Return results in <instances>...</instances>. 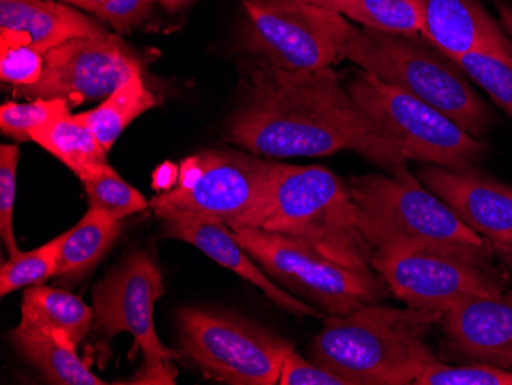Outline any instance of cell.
<instances>
[{
    "label": "cell",
    "instance_id": "cell-1",
    "mask_svg": "<svg viewBox=\"0 0 512 385\" xmlns=\"http://www.w3.org/2000/svg\"><path fill=\"white\" fill-rule=\"evenodd\" d=\"M240 102L226 139L260 157H325L353 151L385 172L407 163L399 146L350 97L332 68L283 70L261 60L243 66Z\"/></svg>",
    "mask_w": 512,
    "mask_h": 385
},
{
    "label": "cell",
    "instance_id": "cell-2",
    "mask_svg": "<svg viewBox=\"0 0 512 385\" xmlns=\"http://www.w3.org/2000/svg\"><path fill=\"white\" fill-rule=\"evenodd\" d=\"M440 316L433 310L379 304L325 316L321 332L310 343V359L352 385L414 384L439 359L427 336Z\"/></svg>",
    "mask_w": 512,
    "mask_h": 385
},
{
    "label": "cell",
    "instance_id": "cell-3",
    "mask_svg": "<svg viewBox=\"0 0 512 385\" xmlns=\"http://www.w3.org/2000/svg\"><path fill=\"white\" fill-rule=\"evenodd\" d=\"M345 59L424 100L476 139H482L496 125L493 109L476 93L467 74L422 34L356 28Z\"/></svg>",
    "mask_w": 512,
    "mask_h": 385
},
{
    "label": "cell",
    "instance_id": "cell-4",
    "mask_svg": "<svg viewBox=\"0 0 512 385\" xmlns=\"http://www.w3.org/2000/svg\"><path fill=\"white\" fill-rule=\"evenodd\" d=\"M281 171L283 163L244 149H209L184 158L174 188L152 198L151 208L161 220L198 217L256 228Z\"/></svg>",
    "mask_w": 512,
    "mask_h": 385
},
{
    "label": "cell",
    "instance_id": "cell-5",
    "mask_svg": "<svg viewBox=\"0 0 512 385\" xmlns=\"http://www.w3.org/2000/svg\"><path fill=\"white\" fill-rule=\"evenodd\" d=\"M256 228L298 238L355 269H371L373 247L348 185L324 166L287 165Z\"/></svg>",
    "mask_w": 512,
    "mask_h": 385
},
{
    "label": "cell",
    "instance_id": "cell-6",
    "mask_svg": "<svg viewBox=\"0 0 512 385\" xmlns=\"http://www.w3.org/2000/svg\"><path fill=\"white\" fill-rule=\"evenodd\" d=\"M347 185L361 214L362 231L375 252L399 244H427L496 255L493 244L425 188L407 163L387 175H355Z\"/></svg>",
    "mask_w": 512,
    "mask_h": 385
},
{
    "label": "cell",
    "instance_id": "cell-7",
    "mask_svg": "<svg viewBox=\"0 0 512 385\" xmlns=\"http://www.w3.org/2000/svg\"><path fill=\"white\" fill-rule=\"evenodd\" d=\"M232 232L276 284L325 316L379 304L390 292L375 270L344 266L298 238L250 226Z\"/></svg>",
    "mask_w": 512,
    "mask_h": 385
},
{
    "label": "cell",
    "instance_id": "cell-8",
    "mask_svg": "<svg viewBox=\"0 0 512 385\" xmlns=\"http://www.w3.org/2000/svg\"><path fill=\"white\" fill-rule=\"evenodd\" d=\"M347 93L401 149L405 160L453 171H476L488 154L482 139L463 131L450 117L404 89L367 71H348Z\"/></svg>",
    "mask_w": 512,
    "mask_h": 385
},
{
    "label": "cell",
    "instance_id": "cell-9",
    "mask_svg": "<svg viewBox=\"0 0 512 385\" xmlns=\"http://www.w3.org/2000/svg\"><path fill=\"white\" fill-rule=\"evenodd\" d=\"M493 260V254L454 247L399 244L378 249L371 269L408 307L444 313L463 301L505 292L508 277Z\"/></svg>",
    "mask_w": 512,
    "mask_h": 385
},
{
    "label": "cell",
    "instance_id": "cell-10",
    "mask_svg": "<svg viewBox=\"0 0 512 385\" xmlns=\"http://www.w3.org/2000/svg\"><path fill=\"white\" fill-rule=\"evenodd\" d=\"M165 284L157 264L145 254L134 252L99 281L94 289L92 341L100 366L109 361L112 338L128 332L145 362L131 384H175L178 350L161 343L154 326L155 303L163 297Z\"/></svg>",
    "mask_w": 512,
    "mask_h": 385
},
{
    "label": "cell",
    "instance_id": "cell-11",
    "mask_svg": "<svg viewBox=\"0 0 512 385\" xmlns=\"http://www.w3.org/2000/svg\"><path fill=\"white\" fill-rule=\"evenodd\" d=\"M181 356L209 378L232 385H275L292 341L237 313L211 309L178 312Z\"/></svg>",
    "mask_w": 512,
    "mask_h": 385
},
{
    "label": "cell",
    "instance_id": "cell-12",
    "mask_svg": "<svg viewBox=\"0 0 512 385\" xmlns=\"http://www.w3.org/2000/svg\"><path fill=\"white\" fill-rule=\"evenodd\" d=\"M243 8L244 50L283 70L332 68L356 30L342 14L299 0H243Z\"/></svg>",
    "mask_w": 512,
    "mask_h": 385
},
{
    "label": "cell",
    "instance_id": "cell-13",
    "mask_svg": "<svg viewBox=\"0 0 512 385\" xmlns=\"http://www.w3.org/2000/svg\"><path fill=\"white\" fill-rule=\"evenodd\" d=\"M39 82L20 86L16 96L27 99L65 100L71 108L105 100L132 74L142 71V62L115 34L76 37L43 56Z\"/></svg>",
    "mask_w": 512,
    "mask_h": 385
},
{
    "label": "cell",
    "instance_id": "cell-14",
    "mask_svg": "<svg viewBox=\"0 0 512 385\" xmlns=\"http://www.w3.org/2000/svg\"><path fill=\"white\" fill-rule=\"evenodd\" d=\"M417 178L473 229L493 244L494 251L512 241V186L479 171H453L428 165Z\"/></svg>",
    "mask_w": 512,
    "mask_h": 385
},
{
    "label": "cell",
    "instance_id": "cell-15",
    "mask_svg": "<svg viewBox=\"0 0 512 385\" xmlns=\"http://www.w3.org/2000/svg\"><path fill=\"white\" fill-rule=\"evenodd\" d=\"M439 326L445 358L512 372V292L463 301L442 313Z\"/></svg>",
    "mask_w": 512,
    "mask_h": 385
},
{
    "label": "cell",
    "instance_id": "cell-16",
    "mask_svg": "<svg viewBox=\"0 0 512 385\" xmlns=\"http://www.w3.org/2000/svg\"><path fill=\"white\" fill-rule=\"evenodd\" d=\"M163 228L166 237L192 244L215 263L232 270L238 277L258 287L279 309L296 316H313L324 320V313L293 297L292 293L276 284L241 246L227 224L207 218L171 217L163 220Z\"/></svg>",
    "mask_w": 512,
    "mask_h": 385
},
{
    "label": "cell",
    "instance_id": "cell-17",
    "mask_svg": "<svg viewBox=\"0 0 512 385\" xmlns=\"http://www.w3.org/2000/svg\"><path fill=\"white\" fill-rule=\"evenodd\" d=\"M424 11L422 36L450 59L493 53L512 60V39L482 0H419Z\"/></svg>",
    "mask_w": 512,
    "mask_h": 385
},
{
    "label": "cell",
    "instance_id": "cell-18",
    "mask_svg": "<svg viewBox=\"0 0 512 385\" xmlns=\"http://www.w3.org/2000/svg\"><path fill=\"white\" fill-rule=\"evenodd\" d=\"M100 20L73 5L45 0H0L2 47H30L45 56L76 37L103 36Z\"/></svg>",
    "mask_w": 512,
    "mask_h": 385
},
{
    "label": "cell",
    "instance_id": "cell-19",
    "mask_svg": "<svg viewBox=\"0 0 512 385\" xmlns=\"http://www.w3.org/2000/svg\"><path fill=\"white\" fill-rule=\"evenodd\" d=\"M11 344L25 361L39 370L48 384L105 385L79 358L73 341L62 332L45 330L27 320L11 332Z\"/></svg>",
    "mask_w": 512,
    "mask_h": 385
},
{
    "label": "cell",
    "instance_id": "cell-20",
    "mask_svg": "<svg viewBox=\"0 0 512 385\" xmlns=\"http://www.w3.org/2000/svg\"><path fill=\"white\" fill-rule=\"evenodd\" d=\"M120 232L122 220L89 208L82 220L63 234L56 277L63 281H77L85 277L108 254Z\"/></svg>",
    "mask_w": 512,
    "mask_h": 385
},
{
    "label": "cell",
    "instance_id": "cell-21",
    "mask_svg": "<svg viewBox=\"0 0 512 385\" xmlns=\"http://www.w3.org/2000/svg\"><path fill=\"white\" fill-rule=\"evenodd\" d=\"M31 142L59 158L77 177L108 163V152L79 114H63L30 132Z\"/></svg>",
    "mask_w": 512,
    "mask_h": 385
},
{
    "label": "cell",
    "instance_id": "cell-22",
    "mask_svg": "<svg viewBox=\"0 0 512 385\" xmlns=\"http://www.w3.org/2000/svg\"><path fill=\"white\" fill-rule=\"evenodd\" d=\"M22 318L53 332H62L79 346L94 326V310L79 297L54 287L33 286L23 293Z\"/></svg>",
    "mask_w": 512,
    "mask_h": 385
},
{
    "label": "cell",
    "instance_id": "cell-23",
    "mask_svg": "<svg viewBox=\"0 0 512 385\" xmlns=\"http://www.w3.org/2000/svg\"><path fill=\"white\" fill-rule=\"evenodd\" d=\"M157 105V96L149 91L142 71H137L99 106L91 111L80 112L79 117L88 123L105 151L109 152L137 117Z\"/></svg>",
    "mask_w": 512,
    "mask_h": 385
},
{
    "label": "cell",
    "instance_id": "cell-24",
    "mask_svg": "<svg viewBox=\"0 0 512 385\" xmlns=\"http://www.w3.org/2000/svg\"><path fill=\"white\" fill-rule=\"evenodd\" d=\"M333 11L368 30L424 33V11L419 0H336Z\"/></svg>",
    "mask_w": 512,
    "mask_h": 385
},
{
    "label": "cell",
    "instance_id": "cell-25",
    "mask_svg": "<svg viewBox=\"0 0 512 385\" xmlns=\"http://www.w3.org/2000/svg\"><path fill=\"white\" fill-rule=\"evenodd\" d=\"M80 180L88 195L89 208L99 209L115 220H123L151 206V203H148L137 189L126 183L108 163L92 169L80 177Z\"/></svg>",
    "mask_w": 512,
    "mask_h": 385
},
{
    "label": "cell",
    "instance_id": "cell-26",
    "mask_svg": "<svg viewBox=\"0 0 512 385\" xmlns=\"http://www.w3.org/2000/svg\"><path fill=\"white\" fill-rule=\"evenodd\" d=\"M63 234L31 252H19L2 263L0 269V295L23 287L42 286L46 280L56 277Z\"/></svg>",
    "mask_w": 512,
    "mask_h": 385
},
{
    "label": "cell",
    "instance_id": "cell-27",
    "mask_svg": "<svg viewBox=\"0 0 512 385\" xmlns=\"http://www.w3.org/2000/svg\"><path fill=\"white\" fill-rule=\"evenodd\" d=\"M454 62L500 109L512 117V60L497 54L476 51L457 57Z\"/></svg>",
    "mask_w": 512,
    "mask_h": 385
},
{
    "label": "cell",
    "instance_id": "cell-28",
    "mask_svg": "<svg viewBox=\"0 0 512 385\" xmlns=\"http://www.w3.org/2000/svg\"><path fill=\"white\" fill-rule=\"evenodd\" d=\"M71 112V106L60 99H36L30 103L8 102L0 108V129L17 142L31 140L33 129Z\"/></svg>",
    "mask_w": 512,
    "mask_h": 385
},
{
    "label": "cell",
    "instance_id": "cell-29",
    "mask_svg": "<svg viewBox=\"0 0 512 385\" xmlns=\"http://www.w3.org/2000/svg\"><path fill=\"white\" fill-rule=\"evenodd\" d=\"M414 385H512V372L483 362L450 366L436 359L419 373Z\"/></svg>",
    "mask_w": 512,
    "mask_h": 385
},
{
    "label": "cell",
    "instance_id": "cell-30",
    "mask_svg": "<svg viewBox=\"0 0 512 385\" xmlns=\"http://www.w3.org/2000/svg\"><path fill=\"white\" fill-rule=\"evenodd\" d=\"M155 0H71L73 7L94 14L119 33L142 27L151 16Z\"/></svg>",
    "mask_w": 512,
    "mask_h": 385
},
{
    "label": "cell",
    "instance_id": "cell-31",
    "mask_svg": "<svg viewBox=\"0 0 512 385\" xmlns=\"http://www.w3.org/2000/svg\"><path fill=\"white\" fill-rule=\"evenodd\" d=\"M20 151L14 145L0 148V234L10 257L19 254L13 229L14 200H16V174Z\"/></svg>",
    "mask_w": 512,
    "mask_h": 385
},
{
    "label": "cell",
    "instance_id": "cell-32",
    "mask_svg": "<svg viewBox=\"0 0 512 385\" xmlns=\"http://www.w3.org/2000/svg\"><path fill=\"white\" fill-rule=\"evenodd\" d=\"M0 79L17 86H31L39 82L45 59L30 47L0 48Z\"/></svg>",
    "mask_w": 512,
    "mask_h": 385
},
{
    "label": "cell",
    "instance_id": "cell-33",
    "mask_svg": "<svg viewBox=\"0 0 512 385\" xmlns=\"http://www.w3.org/2000/svg\"><path fill=\"white\" fill-rule=\"evenodd\" d=\"M279 385H352L348 379L302 358L293 350L279 373Z\"/></svg>",
    "mask_w": 512,
    "mask_h": 385
},
{
    "label": "cell",
    "instance_id": "cell-34",
    "mask_svg": "<svg viewBox=\"0 0 512 385\" xmlns=\"http://www.w3.org/2000/svg\"><path fill=\"white\" fill-rule=\"evenodd\" d=\"M497 14H499L500 24L512 39V0H494Z\"/></svg>",
    "mask_w": 512,
    "mask_h": 385
},
{
    "label": "cell",
    "instance_id": "cell-35",
    "mask_svg": "<svg viewBox=\"0 0 512 385\" xmlns=\"http://www.w3.org/2000/svg\"><path fill=\"white\" fill-rule=\"evenodd\" d=\"M155 2L166 8L169 13H175V11H180L181 8L191 4L192 0H155Z\"/></svg>",
    "mask_w": 512,
    "mask_h": 385
},
{
    "label": "cell",
    "instance_id": "cell-36",
    "mask_svg": "<svg viewBox=\"0 0 512 385\" xmlns=\"http://www.w3.org/2000/svg\"><path fill=\"white\" fill-rule=\"evenodd\" d=\"M496 254H499V257L502 258L505 266L512 272V241L511 243L505 244V246L496 249Z\"/></svg>",
    "mask_w": 512,
    "mask_h": 385
},
{
    "label": "cell",
    "instance_id": "cell-37",
    "mask_svg": "<svg viewBox=\"0 0 512 385\" xmlns=\"http://www.w3.org/2000/svg\"><path fill=\"white\" fill-rule=\"evenodd\" d=\"M299 2H306V4L327 8V10H333V7H335L336 4V0H299Z\"/></svg>",
    "mask_w": 512,
    "mask_h": 385
},
{
    "label": "cell",
    "instance_id": "cell-38",
    "mask_svg": "<svg viewBox=\"0 0 512 385\" xmlns=\"http://www.w3.org/2000/svg\"><path fill=\"white\" fill-rule=\"evenodd\" d=\"M45 2H60V4L71 5V0H45Z\"/></svg>",
    "mask_w": 512,
    "mask_h": 385
}]
</instances>
